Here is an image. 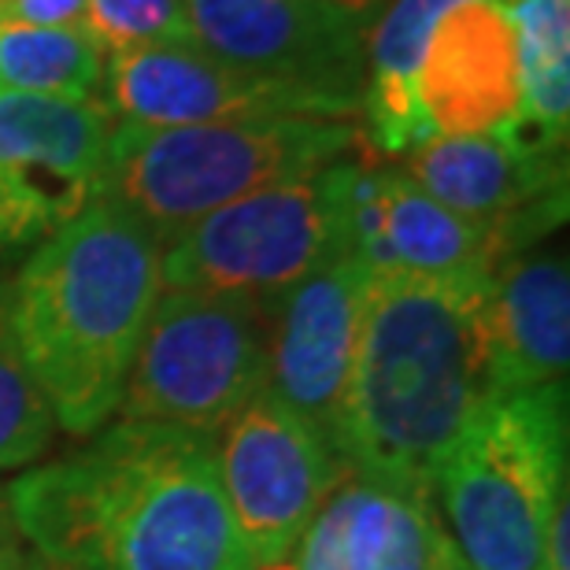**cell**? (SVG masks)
<instances>
[{
	"label": "cell",
	"mask_w": 570,
	"mask_h": 570,
	"mask_svg": "<svg viewBox=\"0 0 570 570\" xmlns=\"http://www.w3.org/2000/svg\"><path fill=\"white\" fill-rule=\"evenodd\" d=\"M27 549L71 570H253L215 438L108 423L94 444L8 482Z\"/></svg>",
	"instance_id": "obj_1"
},
{
	"label": "cell",
	"mask_w": 570,
	"mask_h": 570,
	"mask_svg": "<svg viewBox=\"0 0 570 570\" xmlns=\"http://www.w3.org/2000/svg\"><path fill=\"white\" fill-rule=\"evenodd\" d=\"M489 278L371 275L341 407L348 478L433 497V474L489 396Z\"/></svg>",
	"instance_id": "obj_2"
},
{
	"label": "cell",
	"mask_w": 570,
	"mask_h": 570,
	"mask_svg": "<svg viewBox=\"0 0 570 570\" xmlns=\"http://www.w3.org/2000/svg\"><path fill=\"white\" fill-rule=\"evenodd\" d=\"M164 245L111 200H94L33 248L11 282V326L56 430L100 433L119 412L134 352L164 293Z\"/></svg>",
	"instance_id": "obj_3"
},
{
	"label": "cell",
	"mask_w": 570,
	"mask_h": 570,
	"mask_svg": "<svg viewBox=\"0 0 570 570\" xmlns=\"http://www.w3.org/2000/svg\"><path fill=\"white\" fill-rule=\"evenodd\" d=\"M356 145L360 130L352 122L318 116L200 127L116 122L100 200L119 204L167 245L204 215L259 189L315 175Z\"/></svg>",
	"instance_id": "obj_4"
},
{
	"label": "cell",
	"mask_w": 570,
	"mask_h": 570,
	"mask_svg": "<svg viewBox=\"0 0 570 570\" xmlns=\"http://www.w3.org/2000/svg\"><path fill=\"white\" fill-rule=\"evenodd\" d=\"M567 382L485 401L449 444L433 500L466 570H541L567 482Z\"/></svg>",
	"instance_id": "obj_5"
},
{
	"label": "cell",
	"mask_w": 570,
	"mask_h": 570,
	"mask_svg": "<svg viewBox=\"0 0 570 570\" xmlns=\"http://www.w3.org/2000/svg\"><path fill=\"white\" fill-rule=\"evenodd\" d=\"M275 301L164 289L134 352L116 419L219 438L267 390Z\"/></svg>",
	"instance_id": "obj_6"
},
{
	"label": "cell",
	"mask_w": 570,
	"mask_h": 570,
	"mask_svg": "<svg viewBox=\"0 0 570 570\" xmlns=\"http://www.w3.org/2000/svg\"><path fill=\"white\" fill-rule=\"evenodd\" d=\"M348 164L345 156L186 226L164 245V289L278 301L330 259L352 253L345 219Z\"/></svg>",
	"instance_id": "obj_7"
},
{
	"label": "cell",
	"mask_w": 570,
	"mask_h": 570,
	"mask_svg": "<svg viewBox=\"0 0 570 570\" xmlns=\"http://www.w3.org/2000/svg\"><path fill=\"white\" fill-rule=\"evenodd\" d=\"M215 463L253 570L289 567L318 508L348 482L337 452L267 390L223 426Z\"/></svg>",
	"instance_id": "obj_8"
},
{
	"label": "cell",
	"mask_w": 570,
	"mask_h": 570,
	"mask_svg": "<svg viewBox=\"0 0 570 570\" xmlns=\"http://www.w3.org/2000/svg\"><path fill=\"white\" fill-rule=\"evenodd\" d=\"M111 134L97 97L0 89V253L41 245L100 200Z\"/></svg>",
	"instance_id": "obj_9"
},
{
	"label": "cell",
	"mask_w": 570,
	"mask_h": 570,
	"mask_svg": "<svg viewBox=\"0 0 570 570\" xmlns=\"http://www.w3.org/2000/svg\"><path fill=\"white\" fill-rule=\"evenodd\" d=\"M404 175L466 223L497 237L504 259L567 219V148L522 134L430 138L404 156Z\"/></svg>",
	"instance_id": "obj_10"
},
{
	"label": "cell",
	"mask_w": 570,
	"mask_h": 570,
	"mask_svg": "<svg viewBox=\"0 0 570 570\" xmlns=\"http://www.w3.org/2000/svg\"><path fill=\"white\" fill-rule=\"evenodd\" d=\"M189 41L253 75L323 97L337 116L363 100V30L337 0H186Z\"/></svg>",
	"instance_id": "obj_11"
},
{
	"label": "cell",
	"mask_w": 570,
	"mask_h": 570,
	"mask_svg": "<svg viewBox=\"0 0 570 570\" xmlns=\"http://www.w3.org/2000/svg\"><path fill=\"white\" fill-rule=\"evenodd\" d=\"M105 105L116 122L130 127H200L285 116L345 119L323 97L226 63L197 41L111 52Z\"/></svg>",
	"instance_id": "obj_12"
},
{
	"label": "cell",
	"mask_w": 570,
	"mask_h": 570,
	"mask_svg": "<svg viewBox=\"0 0 570 570\" xmlns=\"http://www.w3.org/2000/svg\"><path fill=\"white\" fill-rule=\"evenodd\" d=\"M367 289L371 271L345 253L285 289L271 312L267 393L293 407L334 452Z\"/></svg>",
	"instance_id": "obj_13"
},
{
	"label": "cell",
	"mask_w": 570,
	"mask_h": 570,
	"mask_svg": "<svg viewBox=\"0 0 570 570\" xmlns=\"http://www.w3.org/2000/svg\"><path fill=\"white\" fill-rule=\"evenodd\" d=\"M345 219L352 256L371 275L493 278L504 264L493 234L438 204L401 167L374 164L371 153L348 164Z\"/></svg>",
	"instance_id": "obj_14"
},
{
	"label": "cell",
	"mask_w": 570,
	"mask_h": 570,
	"mask_svg": "<svg viewBox=\"0 0 570 570\" xmlns=\"http://www.w3.org/2000/svg\"><path fill=\"white\" fill-rule=\"evenodd\" d=\"M415 100L433 138L497 134L519 119V49L504 4L444 11L415 71Z\"/></svg>",
	"instance_id": "obj_15"
},
{
	"label": "cell",
	"mask_w": 570,
	"mask_h": 570,
	"mask_svg": "<svg viewBox=\"0 0 570 570\" xmlns=\"http://www.w3.org/2000/svg\"><path fill=\"white\" fill-rule=\"evenodd\" d=\"M570 367V275L563 253H519L485 293L489 396L563 385Z\"/></svg>",
	"instance_id": "obj_16"
},
{
	"label": "cell",
	"mask_w": 570,
	"mask_h": 570,
	"mask_svg": "<svg viewBox=\"0 0 570 570\" xmlns=\"http://www.w3.org/2000/svg\"><path fill=\"white\" fill-rule=\"evenodd\" d=\"M455 4L471 0H393L382 16L371 38V82L360 100L367 119V138L360 134L363 153L404 159L433 138L415 100V71L438 19Z\"/></svg>",
	"instance_id": "obj_17"
},
{
	"label": "cell",
	"mask_w": 570,
	"mask_h": 570,
	"mask_svg": "<svg viewBox=\"0 0 570 570\" xmlns=\"http://www.w3.org/2000/svg\"><path fill=\"white\" fill-rule=\"evenodd\" d=\"M341 500V544L348 570H466L430 493L348 478Z\"/></svg>",
	"instance_id": "obj_18"
},
{
	"label": "cell",
	"mask_w": 570,
	"mask_h": 570,
	"mask_svg": "<svg viewBox=\"0 0 570 570\" xmlns=\"http://www.w3.org/2000/svg\"><path fill=\"white\" fill-rule=\"evenodd\" d=\"M519 49L515 127L544 145L567 148L570 116V0H508Z\"/></svg>",
	"instance_id": "obj_19"
},
{
	"label": "cell",
	"mask_w": 570,
	"mask_h": 570,
	"mask_svg": "<svg viewBox=\"0 0 570 570\" xmlns=\"http://www.w3.org/2000/svg\"><path fill=\"white\" fill-rule=\"evenodd\" d=\"M100 78H105V56L82 27H30L0 19V89L41 97H94Z\"/></svg>",
	"instance_id": "obj_20"
},
{
	"label": "cell",
	"mask_w": 570,
	"mask_h": 570,
	"mask_svg": "<svg viewBox=\"0 0 570 570\" xmlns=\"http://www.w3.org/2000/svg\"><path fill=\"white\" fill-rule=\"evenodd\" d=\"M52 433V412L30 379L11 326V285L0 282V474L38 463Z\"/></svg>",
	"instance_id": "obj_21"
},
{
	"label": "cell",
	"mask_w": 570,
	"mask_h": 570,
	"mask_svg": "<svg viewBox=\"0 0 570 570\" xmlns=\"http://www.w3.org/2000/svg\"><path fill=\"white\" fill-rule=\"evenodd\" d=\"M86 33L100 52L189 41L186 0H86Z\"/></svg>",
	"instance_id": "obj_22"
},
{
	"label": "cell",
	"mask_w": 570,
	"mask_h": 570,
	"mask_svg": "<svg viewBox=\"0 0 570 570\" xmlns=\"http://www.w3.org/2000/svg\"><path fill=\"white\" fill-rule=\"evenodd\" d=\"M0 19L30 27H82L86 0H0Z\"/></svg>",
	"instance_id": "obj_23"
},
{
	"label": "cell",
	"mask_w": 570,
	"mask_h": 570,
	"mask_svg": "<svg viewBox=\"0 0 570 570\" xmlns=\"http://www.w3.org/2000/svg\"><path fill=\"white\" fill-rule=\"evenodd\" d=\"M567 522H570V497H563L560 504H556L552 519H549V530H544L541 570H570V533H567Z\"/></svg>",
	"instance_id": "obj_24"
},
{
	"label": "cell",
	"mask_w": 570,
	"mask_h": 570,
	"mask_svg": "<svg viewBox=\"0 0 570 570\" xmlns=\"http://www.w3.org/2000/svg\"><path fill=\"white\" fill-rule=\"evenodd\" d=\"M27 544H22L16 519H11V500H8V485L0 482V563H8L11 556H19Z\"/></svg>",
	"instance_id": "obj_25"
},
{
	"label": "cell",
	"mask_w": 570,
	"mask_h": 570,
	"mask_svg": "<svg viewBox=\"0 0 570 570\" xmlns=\"http://www.w3.org/2000/svg\"><path fill=\"white\" fill-rule=\"evenodd\" d=\"M0 570H71V567L45 560V556H38L33 549H22L19 556H11L8 563H0Z\"/></svg>",
	"instance_id": "obj_26"
},
{
	"label": "cell",
	"mask_w": 570,
	"mask_h": 570,
	"mask_svg": "<svg viewBox=\"0 0 570 570\" xmlns=\"http://www.w3.org/2000/svg\"><path fill=\"white\" fill-rule=\"evenodd\" d=\"M337 4H345V8H352V11H360V8H367L371 0H337Z\"/></svg>",
	"instance_id": "obj_27"
}]
</instances>
